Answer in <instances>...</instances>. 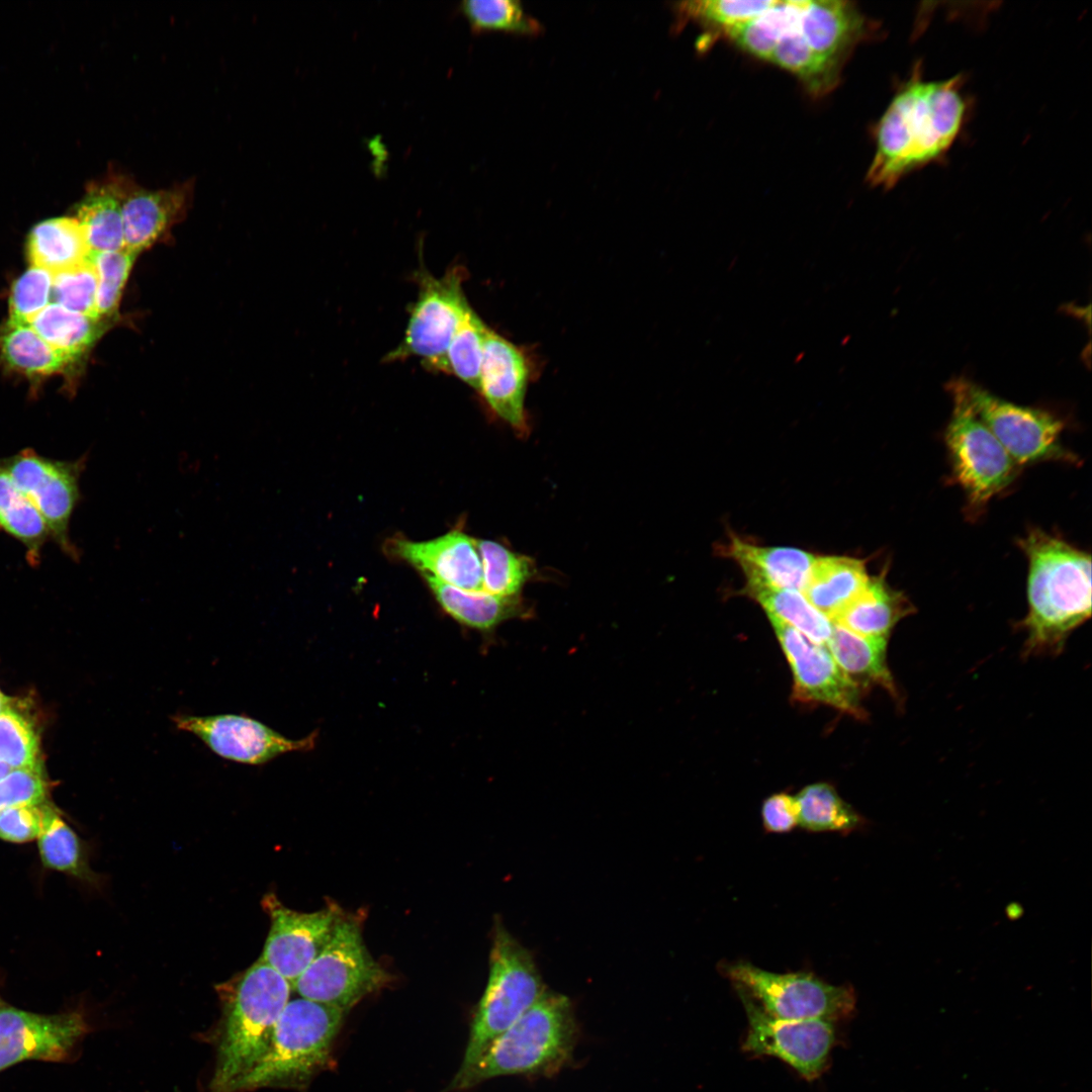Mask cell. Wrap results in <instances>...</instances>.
<instances>
[{
    "label": "cell",
    "mask_w": 1092,
    "mask_h": 1092,
    "mask_svg": "<svg viewBox=\"0 0 1092 1092\" xmlns=\"http://www.w3.org/2000/svg\"><path fill=\"white\" fill-rule=\"evenodd\" d=\"M794 676V699L831 706L855 718H864L857 686L837 665L827 647L767 616Z\"/></svg>",
    "instance_id": "15"
},
{
    "label": "cell",
    "mask_w": 1092,
    "mask_h": 1092,
    "mask_svg": "<svg viewBox=\"0 0 1092 1092\" xmlns=\"http://www.w3.org/2000/svg\"><path fill=\"white\" fill-rule=\"evenodd\" d=\"M946 388L953 404L944 434L951 474L965 493L970 517L976 518L1013 483L1020 466L976 416L959 388L951 381Z\"/></svg>",
    "instance_id": "7"
},
{
    "label": "cell",
    "mask_w": 1092,
    "mask_h": 1092,
    "mask_svg": "<svg viewBox=\"0 0 1092 1092\" xmlns=\"http://www.w3.org/2000/svg\"><path fill=\"white\" fill-rule=\"evenodd\" d=\"M720 972L767 1014L781 1019H846L855 1011L850 986L829 984L811 972L775 973L747 961L721 963Z\"/></svg>",
    "instance_id": "9"
},
{
    "label": "cell",
    "mask_w": 1092,
    "mask_h": 1092,
    "mask_svg": "<svg viewBox=\"0 0 1092 1092\" xmlns=\"http://www.w3.org/2000/svg\"><path fill=\"white\" fill-rule=\"evenodd\" d=\"M913 612L906 596L880 573L871 576L867 586L831 621L860 636L888 640L895 625Z\"/></svg>",
    "instance_id": "23"
},
{
    "label": "cell",
    "mask_w": 1092,
    "mask_h": 1092,
    "mask_svg": "<svg viewBox=\"0 0 1092 1092\" xmlns=\"http://www.w3.org/2000/svg\"><path fill=\"white\" fill-rule=\"evenodd\" d=\"M0 528L16 538L26 549L31 564L40 558L50 531L40 514L17 487L0 462Z\"/></svg>",
    "instance_id": "33"
},
{
    "label": "cell",
    "mask_w": 1092,
    "mask_h": 1092,
    "mask_svg": "<svg viewBox=\"0 0 1092 1092\" xmlns=\"http://www.w3.org/2000/svg\"><path fill=\"white\" fill-rule=\"evenodd\" d=\"M833 624L826 644L842 671L857 686L879 685L896 697V687L886 660L888 640L860 636Z\"/></svg>",
    "instance_id": "27"
},
{
    "label": "cell",
    "mask_w": 1092,
    "mask_h": 1092,
    "mask_svg": "<svg viewBox=\"0 0 1092 1092\" xmlns=\"http://www.w3.org/2000/svg\"><path fill=\"white\" fill-rule=\"evenodd\" d=\"M139 254L126 249L91 253L97 277L95 316L109 322L117 314L121 296Z\"/></svg>",
    "instance_id": "37"
},
{
    "label": "cell",
    "mask_w": 1092,
    "mask_h": 1092,
    "mask_svg": "<svg viewBox=\"0 0 1092 1092\" xmlns=\"http://www.w3.org/2000/svg\"><path fill=\"white\" fill-rule=\"evenodd\" d=\"M1 999V998H0Z\"/></svg>",
    "instance_id": "47"
},
{
    "label": "cell",
    "mask_w": 1092,
    "mask_h": 1092,
    "mask_svg": "<svg viewBox=\"0 0 1092 1092\" xmlns=\"http://www.w3.org/2000/svg\"><path fill=\"white\" fill-rule=\"evenodd\" d=\"M488 327L470 308L458 325L449 344L446 373L452 374L478 391L484 341Z\"/></svg>",
    "instance_id": "35"
},
{
    "label": "cell",
    "mask_w": 1092,
    "mask_h": 1092,
    "mask_svg": "<svg viewBox=\"0 0 1092 1092\" xmlns=\"http://www.w3.org/2000/svg\"><path fill=\"white\" fill-rule=\"evenodd\" d=\"M1018 545L1028 563V611L1020 624L1027 634L1025 651L1058 653L1091 616V556L1037 528Z\"/></svg>",
    "instance_id": "2"
},
{
    "label": "cell",
    "mask_w": 1092,
    "mask_h": 1092,
    "mask_svg": "<svg viewBox=\"0 0 1092 1092\" xmlns=\"http://www.w3.org/2000/svg\"><path fill=\"white\" fill-rule=\"evenodd\" d=\"M482 564L483 590L498 597H522L536 576L534 560L493 540H477Z\"/></svg>",
    "instance_id": "34"
},
{
    "label": "cell",
    "mask_w": 1092,
    "mask_h": 1092,
    "mask_svg": "<svg viewBox=\"0 0 1092 1092\" xmlns=\"http://www.w3.org/2000/svg\"><path fill=\"white\" fill-rule=\"evenodd\" d=\"M49 783L41 763L14 768L0 780V811L19 805H38L48 800Z\"/></svg>",
    "instance_id": "42"
},
{
    "label": "cell",
    "mask_w": 1092,
    "mask_h": 1092,
    "mask_svg": "<svg viewBox=\"0 0 1092 1092\" xmlns=\"http://www.w3.org/2000/svg\"><path fill=\"white\" fill-rule=\"evenodd\" d=\"M54 274L31 266L13 284L9 296L8 324H30L51 303Z\"/></svg>",
    "instance_id": "40"
},
{
    "label": "cell",
    "mask_w": 1092,
    "mask_h": 1092,
    "mask_svg": "<svg viewBox=\"0 0 1092 1092\" xmlns=\"http://www.w3.org/2000/svg\"><path fill=\"white\" fill-rule=\"evenodd\" d=\"M489 954L487 984L455 1077L467 1073L492 1041L547 991L531 952L499 922L495 923Z\"/></svg>",
    "instance_id": "6"
},
{
    "label": "cell",
    "mask_w": 1092,
    "mask_h": 1092,
    "mask_svg": "<svg viewBox=\"0 0 1092 1092\" xmlns=\"http://www.w3.org/2000/svg\"><path fill=\"white\" fill-rule=\"evenodd\" d=\"M0 462L40 514L50 535L67 554L75 556L77 550L69 539V523L80 498L84 460H52L33 450H24Z\"/></svg>",
    "instance_id": "14"
},
{
    "label": "cell",
    "mask_w": 1092,
    "mask_h": 1092,
    "mask_svg": "<svg viewBox=\"0 0 1092 1092\" xmlns=\"http://www.w3.org/2000/svg\"><path fill=\"white\" fill-rule=\"evenodd\" d=\"M744 595L757 602L767 616L796 629L811 641L824 645L833 631V622L816 609L802 593L746 579Z\"/></svg>",
    "instance_id": "28"
},
{
    "label": "cell",
    "mask_w": 1092,
    "mask_h": 1092,
    "mask_svg": "<svg viewBox=\"0 0 1092 1092\" xmlns=\"http://www.w3.org/2000/svg\"><path fill=\"white\" fill-rule=\"evenodd\" d=\"M466 273L454 266L441 277L426 269L417 274L419 292L410 311L404 337L385 356L387 362L419 358L430 371L446 373L451 339L470 308L463 290Z\"/></svg>",
    "instance_id": "10"
},
{
    "label": "cell",
    "mask_w": 1092,
    "mask_h": 1092,
    "mask_svg": "<svg viewBox=\"0 0 1092 1092\" xmlns=\"http://www.w3.org/2000/svg\"><path fill=\"white\" fill-rule=\"evenodd\" d=\"M775 2V0H694L676 3L673 8L679 19L713 25L725 31L755 18Z\"/></svg>",
    "instance_id": "39"
},
{
    "label": "cell",
    "mask_w": 1092,
    "mask_h": 1092,
    "mask_svg": "<svg viewBox=\"0 0 1092 1092\" xmlns=\"http://www.w3.org/2000/svg\"><path fill=\"white\" fill-rule=\"evenodd\" d=\"M262 906L270 918V930L260 958L291 985L329 941L342 909L336 904L314 912H298L268 893Z\"/></svg>",
    "instance_id": "16"
},
{
    "label": "cell",
    "mask_w": 1092,
    "mask_h": 1092,
    "mask_svg": "<svg viewBox=\"0 0 1092 1092\" xmlns=\"http://www.w3.org/2000/svg\"><path fill=\"white\" fill-rule=\"evenodd\" d=\"M216 989L222 1013L215 1033L210 1091L238 1092L266 1054L292 985L259 960Z\"/></svg>",
    "instance_id": "3"
},
{
    "label": "cell",
    "mask_w": 1092,
    "mask_h": 1092,
    "mask_svg": "<svg viewBox=\"0 0 1092 1092\" xmlns=\"http://www.w3.org/2000/svg\"><path fill=\"white\" fill-rule=\"evenodd\" d=\"M735 989L748 1020L743 1051L755 1056L776 1057L806 1080L818 1078L826 1068L835 1041L832 1022L776 1018L764 1012L744 991Z\"/></svg>",
    "instance_id": "12"
},
{
    "label": "cell",
    "mask_w": 1092,
    "mask_h": 1092,
    "mask_svg": "<svg viewBox=\"0 0 1092 1092\" xmlns=\"http://www.w3.org/2000/svg\"><path fill=\"white\" fill-rule=\"evenodd\" d=\"M951 382L1018 466L1078 461L1062 443L1065 425L1054 414L1015 404L963 377Z\"/></svg>",
    "instance_id": "11"
},
{
    "label": "cell",
    "mask_w": 1092,
    "mask_h": 1092,
    "mask_svg": "<svg viewBox=\"0 0 1092 1092\" xmlns=\"http://www.w3.org/2000/svg\"><path fill=\"white\" fill-rule=\"evenodd\" d=\"M129 178L113 176L89 186L77 208L91 253L124 249L122 200Z\"/></svg>",
    "instance_id": "24"
},
{
    "label": "cell",
    "mask_w": 1092,
    "mask_h": 1092,
    "mask_svg": "<svg viewBox=\"0 0 1092 1092\" xmlns=\"http://www.w3.org/2000/svg\"><path fill=\"white\" fill-rule=\"evenodd\" d=\"M11 770L12 768L8 764L0 761V780L6 775H8Z\"/></svg>",
    "instance_id": "45"
},
{
    "label": "cell",
    "mask_w": 1092,
    "mask_h": 1092,
    "mask_svg": "<svg viewBox=\"0 0 1092 1092\" xmlns=\"http://www.w3.org/2000/svg\"><path fill=\"white\" fill-rule=\"evenodd\" d=\"M443 611L456 622L492 634L506 621L528 619L533 611L522 597L504 598L486 592L465 590L423 575Z\"/></svg>",
    "instance_id": "22"
},
{
    "label": "cell",
    "mask_w": 1092,
    "mask_h": 1092,
    "mask_svg": "<svg viewBox=\"0 0 1092 1092\" xmlns=\"http://www.w3.org/2000/svg\"><path fill=\"white\" fill-rule=\"evenodd\" d=\"M27 253L31 266L53 274L86 263L91 255L76 217H58L37 223L29 233Z\"/></svg>",
    "instance_id": "26"
},
{
    "label": "cell",
    "mask_w": 1092,
    "mask_h": 1092,
    "mask_svg": "<svg viewBox=\"0 0 1092 1092\" xmlns=\"http://www.w3.org/2000/svg\"><path fill=\"white\" fill-rule=\"evenodd\" d=\"M344 1013L302 997L289 1000L266 1054L241 1082L238 1092L306 1086L329 1061Z\"/></svg>",
    "instance_id": "5"
},
{
    "label": "cell",
    "mask_w": 1092,
    "mask_h": 1092,
    "mask_svg": "<svg viewBox=\"0 0 1092 1092\" xmlns=\"http://www.w3.org/2000/svg\"><path fill=\"white\" fill-rule=\"evenodd\" d=\"M96 292L97 277L90 258L76 268L54 274L53 302L71 311L95 316Z\"/></svg>",
    "instance_id": "41"
},
{
    "label": "cell",
    "mask_w": 1092,
    "mask_h": 1092,
    "mask_svg": "<svg viewBox=\"0 0 1092 1092\" xmlns=\"http://www.w3.org/2000/svg\"><path fill=\"white\" fill-rule=\"evenodd\" d=\"M193 188L189 180L150 190L129 179L122 200L124 249L140 255L155 245L185 216Z\"/></svg>",
    "instance_id": "20"
},
{
    "label": "cell",
    "mask_w": 1092,
    "mask_h": 1092,
    "mask_svg": "<svg viewBox=\"0 0 1092 1092\" xmlns=\"http://www.w3.org/2000/svg\"><path fill=\"white\" fill-rule=\"evenodd\" d=\"M170 719L178 730L193 734L217 756L249 765H261L293 751H309L317 738V733L312 732L301 739H290L245 714L179 713Z\"/></svg>",
    "instance_id": "13"
},
{
    "label": "cell",
    "mask_w": 1092,
    "mask_h": 1092,
    "mask_svg": "<svg viewBox=\"0 0 1092 1092\" xmlns=\"http://www.w3.org/2000/svg\"><path fill=\"white\" fill-rule=\"evenodd\" d=\"M575 1039L571 1002L547 990L449 1088L463 1090L499 1076L554 1074L571 1058Z\"/></svg>",
    "instance_id": "4"
},
{
    "label": "cell",
    "mask_w": 1092,
    "mask_h": 1092,
    "mask_svg": "<svg viewBox=\"0 0 1092 1092\" xmlns=\"http://www.w3.org/2000/svg\"><path fill=\"white\" fill-rule=\"evenodd\" d=\"M361 922L342 910L329 941L292 985L300 997L346 1012L388 983L364 943Z\"/></svg>",
    "instance_id": "8"
},
{
    "label": "cell",
    "mask_w": 1092,
    "mask_h": 1092,
    "mask_svg": "<svg viewBox=\"0 0 1092 1092\" xmlns=\"http://www.w3.org/2000/svg\"><path fill=\"white\" fill-rule=\"evenodd\" d=\"M795 799L799 826L807 831L849 834L867 825L866 819L827 783L806 786Z\"/></svg>",
    "instance_id": "31"
},
{
    "label": "cell",
    "mask_w": 1092,
    "mask_h": 1092,
    "mask_svg": "<svg viewBox=\"0 0 1092 1092\" xmlns=\"http://www.w3.org/2000/svg\"><path fill=\"white\" fill-rule=\"evenodd\" d=\"M0 761L12 769L41 763L33 721L11 702L0 713Z\"/></svg>",
    "instance_id": "38"
},
{
    "label": "cell",
    "mask_w": 1092,
    "mask_h": 1092,
    "mask_svg": "<svg viewBox=\"0 0 1092 1092\" xmlns=\"http://www.w3.org/2000/svg\"><path fill=\"white\" fill-rule=\"evenodd\" d=\"M10 701L11 700L0 691V713L10 703Z\"/></svg>",
    "instance_id": "46"
},
{
    "label": "cell",
    "mask_w": 1092,
    "mask_h": 1092,
    "mask_svg": "<svg viewBox=\"0 0 1092 1092\" xmlns=\"http://www.w3.org/2000/svg\"><path fill=\"white\" fill-rule=\"evenodd\" d=\"M108 324L51 302L29 325L51 347L74 363L94 346Z\"/></svg>",
    "instance_id": "29"
},
{
    "label": "cell",
    "mask_w": 1092,
    "mask_h": 1092,
    "mask_svg": "<svg viewBox=\"0 0 1092 1092\" xmlns=\"http://www.w3.org/2000/svg\"><path fill=\"white\" fill-rule=\"evenodd\" d=\"M460 10L474 31L499 30L524 36L542 33V24L518 0H464Z\"/></svg>",
    "instance_id": "36"
},
{
    "label": "cell",
    "mask_w": 1092,
    "mask_h": 1092,
    "mask_svg": "<svg viewBox=\"0 0 1092 1092\" xmlns=\"http://www.w3.org/2000/svg\"><path fill=\"white\" fill-rule=\"evenodd\" d=\"M87 1032L79 1011L39 1014L0 999V1072L28 1060L64 1061Z\"/></svg>",
    "instance_id": "17"
},
{
    "label": "cell",
    "mask_w": 1092,
    "mask_h": 1092,
    "mask_svg": "<svg viewBox=\"0 0 1092 1092\" xmlns=\"http://www.w3.org/2000/svg\"><path fill=\"white\" fill-rule=\"evenodd\" d=\"M37 844L44 867L87 883H98V876L90 868L80 837L53 804L48 809Z\"/></svg>",
    "instance_id": "32"
},
{
    "label": "cell",
    "mask_w": 1092,
    "mask_h": 1092,
    "mask_svg": "<svg viewBox=\"0 0 1092 1092\" xmlns=\"http://www.w3.org/2000/svg\"><path fill=\"white\" fill-rule=\"evenodd\" d=\"M762 827L767 833H789L799 826V812L795 796L777 793L767 797L761 805Z\"/></svg>",
    "instance_id": "44"
},
{
    "label": "cell",
    "mask_w": 1092,
    "mask_h": 1092,
    "mask_svg": "<svg viewBox=\"0 0 1092 1092\" xmlns=\"http://www.w3.org/2000/svg\"><path fill=\"white\" fill-rule=\"evenodd\" d=\"M386 551L423 575L465 590L484 592L477 540L459 528L427 541L394 537L386 542Z\"/></svg>",
    "instance_id": "19"
},
{
    "label": "cell",
    "mask_w": 1092,
    "mask_h": 1092,
    "mask_svg": "<svg viewBox=\"0 0 1092 1092\" xmlns=\"http://www.w3.org/2000/svg\"><path fill=\"white\" fill-rule=\"evenodd\" d=\"M722 552L740 566L745 579L800 593L807 584L816 557L798 548L755 545L737 535H730Z\"/></svg>",
    "instance_id": "21"
},
{
    "label": "cell",
    "mask_w": 1092,
    "mask_h": 1092,
    "mask_svg": "<svg viewBox=\"0 0 1092 1092\" xmlns=\"http://www.w3.org/2000/svg\"><path fill=\"white\" fill-rule=\"evenodd\" d=\"M0 356L9 369L30 377L56 374L73 363L28 324H6L0 333Z\"/></svg>",
    "instance_id": "30"
},
{
    "label": "cell",
    "mask_w": 1092,
    "mask_h": 1092,
    "mask_svg": "<svg viewBox=\"0 0 1092 1092\" xmlns=\"http://www.w3.org/2000/svg\"><path fill=\"white\" fill-rule=\"evenodd\" d=\"M966 114L961 75L928 81L916 69L878 122L868 182L890 189L906 175L937 162L962 131Z\"/></svg>",
    "instance_id": "1"
},
{
    "label": "cell",
    "mask_w": 1092,
    "mask_h": 1092,
    "mask_svg": "<svg viewBox=\"0 0 1092 1092\" xmlns=\"http://www.w3.org/2000/svg\"><path fill=\"white\" fill-rule=\"evenodd\" d=\"M51 803L19 805L0 811V839L24 843L40 835Z\"/></svg>",
    "instance_id": "43"
},
{
    "label": "cell",
    "mask_w": 1092,
    "mask_h": 1092,
    "mask_svg": "<svg viewBox=\"0 0 1092 1092\" xmlns=\"http://www.w3.org/2000/svg\"><path fill=\"white\" fill-rule=\"evenodd\" d=\"M866 560L848 556H816L802 594L830 620L868 584Z\"/></svg>",
    "instance_id": "25"
},
{
    "label": "cell",
    "mask_w": 1092,
    "mask_h": 1092,
    "mask_svg": "<svg viewBox=\"0 0 1092 1092\" xmlns=\"http://www.w3.org/2000/svg\"><path fill=\"white\" fill-rule=\"evenodd\" d=\"M529 379L525 351L488 328L477 392L491 413L520 437L530 430L525 406Z\"/></svg>",
    "instance_id": "18"
}]
</instances>
